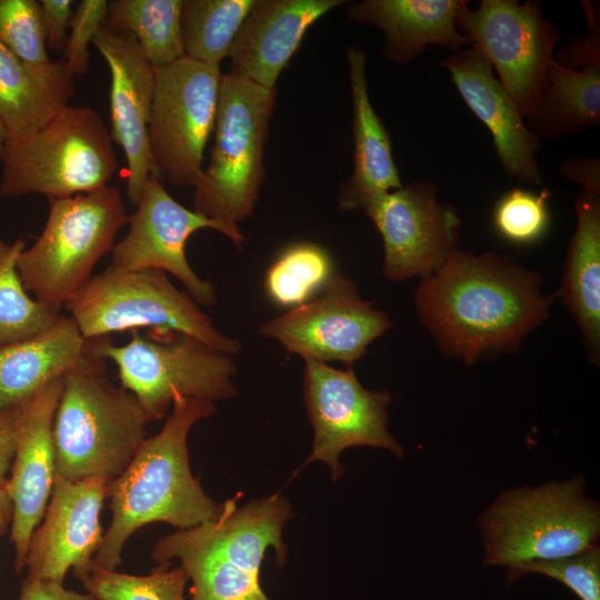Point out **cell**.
Wrapping results in <instances>:
<instances>
[{"label": "cell", "instance_id": "obj_1", "mask_svg": "<svg viewBox=\"0 0 600 600\" xmlns=\"http://www.w3.org/2000/svg\"><path fill=\"white\" fill-rule=\"evenodd\" d=\"M540 278L506 256L456 250L420 279L416 310L442 352L467 366L514 351L549 317Z\"/></svg>", "mask_w": 600, "mask_h": 600}, {"label": "cell", "instance_id": "obj_2", "mask_svg": "<svg viewBox=\"0 0 600 600\" xmlns=\"http://www.w3.org/2000/svg\"><path fill=\"white\" fill-rule=\"evenodd\" d=\"M216 411L212 401L180 397L162 429L146 438L123 472L108 489L112 518L94 561L116 570L127 540L141 527L164 522L190 529L217 519L223 503H217L193 477L188 436L193 424Z\"/></svg>", "mask_w": 600, "mask_h": 600}, {"label": "cell", "instance_id": "obj_3", "mask_svg": "<svg viewBox=\"0 0 600 600\" xmlns=\"http://www.w3.org/2000/svg\"><path fill=\"white\" fill-rule=\"evenodd\" d=\"M291 507L279 494L252 500L237 509L236 498L223 502L220 516L159 539L151 552L160 567L178 559L189 580L190 600H270L259 572L264 554L274 548L286 560L282 529Z\"/></svg>", "mask_w": 600, "mask_h": 600}, {"label": "cell", "instance_id": "obj_4", "mask_svg": "<svg viewBox=\"0 0 600 600\" xmlns=\"http://www.w3.org/2000/svg\"><path fill=\"white\" fill-rule=\"evenodd\" d=\"M148 423L136 397L109 381L104 359L82 363L64 376L53 418L56 476L114 480L147 438Z\"/></svg>", "mask_w": 600, "mask_h": 600}, {"label": "cell", "instance_id": "obj_5", "mask_svg": "<svg viewBox=\"0 0 600 600\" xmlns=\"http://www.w3.org/2000/svg\"><path fill=\"white\" fill-rule=\"evenodd\" d=\"M484 566L511 568L553 560L598 546V503L572 478L502 493L480 516Z\"/></svg>", "mask_w": 600, "mask_h": 600}, {"label": "cell", "instance_id": "obj_6", "mask_svg": "<svg viewBox=\"0 0 600 600\" xmlns=\"http://www.w3.org/2000/svg\"><path fill=\"white\" fill-rule=\"evenodd\" d=\"M49 203L41 234L18 254L16 268L24 289L60 312L92 278L99 259L112 251L128 216L120 191L111 186Z\"/></svg>", "mask_w": 600, "mask_h": 600}, {"label": "cell", "instance_id": "obj_7", "mask_svg": "<svg viewBox=\"0 0 600 600\" xmlns=\"http://www.w3.org/2000/svg\"><path fill=\"white\" fill-rule=\"evenodd\" d=\"M274 104L276 89L231 72L221 76L214 142L194 187V211L230 227L252 216L264 179L263 149Z\"/></svg>", "mask_w": 600, "mask_h": 600}, {"label": "cell", "instance_id": "obj_8", "mask_svg": "<svg viewBox=\"0 0 600 600\" xmlns=\"http://www.w3.org/2000/svg\"><path fill=\"white\" fill-rule=\"evenodd\" d=\"M0 193H40L49 201L108 186L117 170L112 137L88 107H63L28 138L7 141Z\"/></svg>", "mask_w": 600, "mask_h": 600}, {"label": "cell", "instance_id": "obj_9", "mask_svg": "<svg viewBox=\"0 0 600 600\" xmlns=\"http://www.w3.org/2000/svg\"><path fill=\"white\" fill-rule=\"evenodd\" d=\"M64 307L88 339L148 328L156 336L189 334L231 356L241 350L238 340L219 331L194 299L159 270L108 266Z\"/></svg>", "mask_w": 600, "mask_h": 600}, {"label": "cell", "instance_id": "obj_10", "mask_svg": "<svg viewBox=\"0 0 600 600\" xmlns=\"http://www.w3.org/2000/svg\"><path fill=\"white\" fill-rule=\"evenodd\" d=\"M131 332L122 346L103 337L98 353L117 366L121 387L136 397L149 422L166 417L180 397L213 402L237 396L232 379L238 369L231 354L180 332L156 337Z\"/></svg>", "mask_w": 600, "mask_h": 600}, {"label": "cell", "instance_id": "obj_11", "mask_svg": "<svg viewBox=\"0 0 600 600\" xmlns=\"http://www.w3.org/2000/svg\"><path fill=\"white\" fill-rule=\"evenodd\" d=\"M220 67L190 57L156 70L149 143L158 177L196 187L214 130Z\"/></svg>", "mask_w": 600, "mask_h": 600}, {"label": "cell", "instance_id": "obj_12", "mask_svg": "<svg viewBox=\"0 0 600 600\" xmlns=\"http://www.w3.org/2000/svg\"><path fill=\"white\" fill-rule=\"evenodd\" d=\"M457 29L498 73V80L526 119L544 83L560 33L536 0L468 1L456 18Z\"/></svg>", "mask_w": 600, "mask_h": 600}, {"label": "cell", "instance_id": "obj_13", "mask_svg": "<svg viewBox=\"0 0 600 600\" xmlns=\"http://www.w3.org/2000/svg\"><path fill=\"white\" fill-rule=\"evenodd\" d=\"M391 326L388 313L363 300L354 282L336 272L318 296L268 320L258 331L303 360L352 367Z\"/></svg>", "mask_w": 600, "mask_h": 600}, {"label": "cell", "instance_id": "obj_14", "mask_svg": "<svg viewBox=\"0 0 600 600\" xmlns=\"http://www.w3.org/2000/svg\"><path fill=\"white\" fill-rule=\"evenodd\" d=\"M129 230L112 249L109 266L121 270L153 269L170 273L198 304L217 303V290L201 279L186 256L189 237L200 229H213L241 248L244 237L239 227H230L190 210L173 199L156 174L142 190L137 210L128 217Z\"/></svg>", "mask_w": 600, "mask_h": 600}, {"label": "cell", "instance_id": "obj_15", "mask_svg": "<svg viewBox=\"0 0 600 600\" xmlns=\"http://www.w3.org/2000/svg\"><path fill=\"white\" fill-rule=\"evenodd\" d=\"M303 397L314 432L304 464L323 461L337 480L343 472L339 457L347 448L369 446L402 457L403 448L388 430L390 394L367 390L352 367L341 370L304 360Z\"/></svg>", "mask_w": 600, "mask_h": 600}, {"label": "cell", "instance_id": "obj_16", "mask_svg": "<svg viewBox=\"0 0 600 600\" xmlns=\"http://www.w3.org/2000/svg\"><path fill=\"white\" fill-rule=\"evenodd\" d=\"M362 211L382 238V273L390 281L426 278L458 250L461 219L429 181L384 193Z\"/></svg>", "mask_w": 600, "mask_h": 600}, {"label": "cell", "instance_id": "obj_17", "mask_svg": "<svg viewBox=\"0 0 600 600\" xmlns=\"http://www.w3.org/2000/svg\"><path fill=\"white\" fill-rule=\"evenodd\" d=\"M111 481H69L56 476L51 497L28 547L27 578L63 582L71 569L80 581L89 573L102 539L100 512Z\"/></svg>", "mask_w": 600, "mask_h": 600}, {"label": "cell", "instance_id": "obj_18", "mask_svg": "<svg viewBox=\"0 0 600 600\" xmlns=\"http://www.w3.org/2000/svg\"><path fill=\"white\" fill-rule=\"evenodd\" d=\"M92 44L110 70V133L124 152L127 196L137 206L149 177H158L149 143L156 70L130 32L103 26Z\"/></svg>", "mask_w": 600, "mask_h": 600}, {"label": "cell", "instance_id": "obj_19", "mask_svg": "<svg viewBox=\"0 0 600 600\" xmlns=\"http://www.w3.org/2000/svg\"><path fill=\"white\" fill-rule=\"evenodd\" d=\"M64 377L42 387L24 402L6 489L12 502L10 540L17 574L26 568L30 539L41 522L56 478L52 439L54 413Z\"/></svg>", "mask_w": 600, "mask_h": 600}, {"label": "cell", "instance_id": "obj_20", "mask_svg": "<svg viewBox=\"0 0 600 600\" xmlns=\"http://www.w3.org/2000/svg\"><path fill=\"white\" fill-rule=\"evenodd\" d=\"M468 108L490 131L497 157L510 178L542 184L537 159L540 140L530 132L511 97L484 57L466 47L441 61Z\"/></svg>", "mask_w": 600, "mask_h": 600}, {"label": "cell", "instance_id": "obj_21", "mask_svg": "<svg viewBox=\"0 0 600 600\" xmlns=\"http://www.w3.org/2000/svg\"><path fill=\"white\" fill-rule=\"evenodd\" d=\"M343 0H258L229 52L231 73L274 90L306 32Z\"/></svg>", "mask_w": 600, "mask_h": 600}, {"label": "cell", "instance_id": "obj_22", "mask_svg": "<svg viewBox=\"0 0 600 600\" xmlns=\"http://www.w3.org/2000/svg\"><path fill=\"white\" fill-rule=\"evenodd\" d=\"M466 0H360L347 1L348 17L380 29L384 58L396 64L414 60L428 46L454 52L470 47L457 29L456 18Z\"/></svg>", "mask_w": 600, "mask_h": 600}, {"label": "cell", "instance_id": "obj_23", "mask_svg": "<svg viewBox=\"0 0 600 600\" xmlns=\"http://www.w3.org/2000/svg\"><path fill=\"white\" fill-rule=\"evenodd\" d=\"M366 51L352 44L347 63L352 103L353 171L342 184L338 209L363 210L376 198L401 188L390 136L374 111L368 92Z\"/></svg>", "mask_w": 600, "mask_h": 600}, {"label": "cell", "instance_id": "obj_24", "mask_svg": "<svg viewBox=\"0 0 600 600\" xmlns=\"http://www.w3.org/2000/svg\"><path fill=\"white\" fill-rule=\"evenodd\" d=\"M102 338H84L73 319L61 314L43 332L0 347V413L82 363L101 358Z\"/></svg>", "mask_w": 600, "mask_h": 600}, {"label": "cell", "instance_id": "obj_25", "mask_svg": "<svg viewBox=\"0 0 600 600\" xmlns=\"http://www.w3.org/2000/svg\"><path fill=\"white\" fill-rule=\"evenodd\" d=\"M577 224L566 256L559 294L580 329L587 356H600V186L581 187Z\"/></svg>", "mask_w": 600, "mask_h": 600}, {"label": "cell", "instance_id": "obj_26", "mask_svg": "<svg viewBox=\"0 0 600 600\" xmlns=\"http://www.w3.org/2000/svg\"><path fill=\"white\" fill-rule=\"evenodd\" d=\"M73 78L62 60L32 67L0 41V123L7 141L30 137L68 106Z\"/></svg>", "mask_w": 600, "mask_h": 600}, {"label": "cell", "instance_id": "obj_27", "mask_svg": "<svg viewBox=\"0 0 600 600\" xmlns=\"http://www.w3.org/2000/svg\"><path fill=\"white\" fill-rule=\"evenodd\" d=\"M527 127L539 140L573 136L600 122V63L550 64Z\"/></svg>", "mask_w": 600, "mask_h": 600}, {"label": "cell", "instance_id": "obj_28", "mask_svg": "<svg viewBox=\"0 0 600 600\" xmlns=\"http://www.w3.org/2000/svg\"><path fill=\"white\" fill-rule=\"evenodd\" d=\"M183 0L108 1L104 27L130 32L154 70L184 57L181 32Z\"/></svg>", "mask_w": 600, "mask_h": 600}, {"label": "cell", "instance_id": "obj_29", "mask_svg": "<svg viewBox=\"0 0 600 600\" xmlns=\"http://www.w3.org/2000/svg\"><path fill=\"white\" fill-rule=\"evenodd\" d=\"M258 0H183L184 56L220 67Z\"/></svg>", "mask_w": 600, "mask_h": 600}, {"label": "cell", "instance_id": "obj_30", "mask_svg": "<svg viewBox=\"0 0 600 600\" xmlns=\"http://www.w3.org/2000/svg\"><path fill=\"white\" fill-rule=\"evenodd\" d=\"M336 272L324 248L311 242L293 243L268 268L264 291L274 306L290 310L318 296Z\"/></svg>", "mask_w": 600, "mask_h": 600}, {"label": "cell", "instance_id": "obj_31", "mask_svg": "<svg viewBox=\"0 0 600 600\" xmlns=\"http://www.w3.org/2000/svg\"><path fill=\"white\" fill-rule=\"evenodd\" d=\"M26 248L19 238L0 267V347L34 337L50 328L61 316L31 298L16 268L18 254Z\"/></svg>", "mask_w": 600, "mask_h": 600}, {"label": "cell", "instance_id": "obj_32", "mask_svg": "<svg viewBox=\"0 0 600 600\" xmlns=\"http://www.w3.org/2000/svg\"><path fill=\"white\" fill-rule=\"evenodd\" d=\"M188 581L181 566H158L149 574L136 576L106 569L96 561L81 580L87 593L97 600H186Z\"/></svg>", "mask_w": 600, "mask_h": 600}, {"label": "cell", "instance_id": "obj_33", "mask_svg": "<svg viewBox=\"0 0 600 600\" xmlns=\"http://www.w3.org/2000/svg\"><path fill=\"white\" fill-rule=\"evenodd\" d=\"M0 41L29 66L50 63L40 2L0 0Z\"/></svg>", "mask_w": 600, "mask_h": 600}, {"label": "cell", "instance_id": "obj_34", "mask_svg": "<svg viewBox=\"0 0 600 600\" xmlns=\"http://www.w3.org/2000/svg\"><path fill=\"white\" fill-rule=\"evenodd\" d=\"M546 191L536 194L514 188L497 202L493 224L497 232L514 244H531L540 240L550 223Z\"/></svg>", "mask_w": 600, "mask_h": 600}, {"label": "cell", "instance_id": "obj_35", "mask_svg": "<svg viewBox=\"0 0 600 600\" xmlns=\"http://www.w3.org/2000/svg\"><path fill=\"white\" fill-rule=\"evenodd\" d=\"M526 573L552 578L570 589L580 600H600V550L592 547L582 552L544 561H531L508 569L507 580L516 581Z\"/></svg>", "mask_w": 600, "mask_h": 600}, {"label": "cell", "instance_id": "obj_36", "mask_svg": "<svg viewBox=\"0 0 600 600\" xmlns=\"http://www.w3.org/2000/svg\"><path fill=\"white\" fill-rule=\"evenodd\" d=\"M107 9L106 0H82L72 13L62 62L73 77L88 69L89 44L104 26Z\"/></svg>", "mask_w": 600, "mask_h": 600}, {"label": "cell", "instance_id": "obj_37", "mask_svg": "<svg viewBox=\"0 0 600 600\" xmlns=\"http://www.w3.org/2000/svg\"><path fill=\"white\" fill-rule=\"evenodd\" d=\"M583 7L589 28L588 36L572 40L554 57L556 62L566 68L579 69L600 63V30L596 6L593 2L584 1Z\"/></svg>", "mask_w": 600, "mask_h": 600}, {"label": "cell", "instance_id": "obj_38", "mask_svg": "<svg viewBox=\"0 0 600 600\" xmlns=\"http://www.w3.org/2000/svg\"><path fill=\"white\" fill-rule=\"evenodd\" d=\"M46 42L50 50L62 51L66 48L72 18V0H41Z\"/></svg>", "mask_w": 600, "mask_h": 600}, {"label": "cell", "instance_id": "obj_39", "mask_svg": "<svg viewBox=\"0 0 600 600\" xmlns=\"http://www.w3.org/2000/svg\"><path fill=\"white\" fill-rule=\"evenodd\" d=\"M24 402L0 413V489L8 482Z\"/></svg>", "mask_w": 600, "mask_h": 600}, {"label": "cell", "instance_id": "obj_40", "mask_svg": "<svg viewBox=\"0 0 600 600\" xmlns=\"http://www.w3.org/2000/svg\"><path fill=\"white\" fill-rule=\"evenodd\" d=\"M19 600H97L89 593L68 590L63 582L26 578L21 584Z\"/></svg>", "mask_w": 600, "mask_h": 600}, {"label": "cell", "instance_id": "obj_41", "mask_svg": "<svg viewBox=\"0 0 600 600\" xmlns=\"http://www.w3.org/2000/svg\"><path fill=\"white\" fill-rule=\"evenodd\" d=\"M562 174L581 187L600 186L599 158H574L561 167Z\"/></svg>", "mask_w": 600, "mask_h": 600}, {"label": "cell", "instance_id": "obj_42", "mask_svg": "<svg viewBox=\"0 0 600 600\" xmlns=\"http://www.w3.org/2000/svg\"><path fill=\"white\" fill-rule=\"evenodd\" d=\"M12 519V502L4 488L0 489V534L6 533L7 528L11 524Z\"/></svg>", "mask_w": 600, "mask_h": 600}, {"label": "cell", "instance_id": "obj_43", "mask_svg": "<svg viewBox=\"0 0 600 600\" xmlns=\"http://www.w3.org/2000/svg\"><path fill=\"white\" fill-rule=\"evenodd\" d=\"M11 250H12V243L8 244L0 241V267L2 266L7 257L10 254Z\"/></svg>", "mask_w": 600, "mask_h": 600}, {"label": "cell", "instance_id": "obj_44", "mask_svg": "<svg viewBox=\"0 0 600 600\" xmlns=\"http://www.w3.org/2000/svg\"><path fill=\"white\" fill-rule=\"evenodd\" d=\"M7 140H8L7 133H6L2 124L0 123V162H1L3 153H4Z\"/></svg>", "mask_w": 600, "mask_h": 600}]
</instances>
